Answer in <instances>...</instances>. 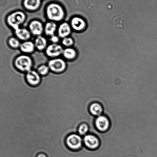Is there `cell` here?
I'll return each mask as SVG.
<instances>
[{
    "mask_svg": "<svg viewBox=\"0 0 157 157\" xmlns=\"http://www.w3.org/2000/svg\"><path fill=\"white\" fill-rule=\"evenodd\" d=\"M45 16L49 21L57 23L61 22L66 16L64 9L61 6L55 3L49 4L45 9Z\"/></svg>",
    "mask_w": 157,
    "mask_h": 157,
    "instance_id": "6da1fadb",
    "label": "cell"
},
{
    "mask_svg": "<svg viewBox=\"0 0 157 157\" xmlns=\"http://www.w3.org/2000/svg\"><path fill=\"white\" fill-rule=\"evenodd\" d=\"M33 59L28 55H20L13 61L15 68L20 72L25 74L33 70Z\"/></svg>",
    "mask_w": 157,
    "mask_h": 157,
    "instance_id": "7a4b0ae2",
    "label": "cell"
},
{
    "mask_svg": "<svg viewBox=\"0 0 157 157\" xmlns=\"http://www.w3.org/2000/svg\"><path fill=\"white\" fill-rule=\"evenodd\" d=\"M26 15L24 12L17 10L7 15L6 22L10 28L15 30L20 28L21 26L26 20Z\"/></svg>",
    "mask_w": 157,
    "mask_h": 157,
    "instance_id": "3957f363",
    "label": "cell"
},
{
    "mask_svg": "<svg viewBox=\"0 0 157 157\" xmlns=\"http://www.w3.org/2000/svg\"><path fill=\"white\" fill-rule=\"evenodd\" d=\"M65 144L70 150L78 151L82 149L83 143V137L77 133H72L68 135L65 139Z\"/></svg>",
    "mask_w": 157,
    "mask_h": 157,
    "instance_id": "277c9868",
    "label": "cell"
},
{
    "mask_svg": "<svg viewBox=\"0 0 157 157\" xmlns=\"http://www.w3.org/2000/svg\"><path fill=\"white\" fill-rule=\"evenodd\" d=\"M50 71L55 74H61L64 72L67 68V63L63 59L58 57L50 59L47 63Z\"/></svg>",
    "mask_w": 157,
    "mask_h": 157,
    "instance_id": "5b68a950",
    "label": "cell"
},
{
    "mask_svg": "<svg viewBox=\"0 0 157 157\" xmlns=\"http://www.w3.org/2000/svg\"><path fill=\"white\" fill-rule=\"evenodd\" d=\"M25 79L27 84L33 87L39 86L42 81V77L36 71L33 70L26 73Z\"/></svg>",
    "mask_w": 157,
    "mask_h": 157,
    "instance_id": "8992f818",
    "label": "cell"
},
{
    "mask_svg": "<svg viewBox=\"0 0 157 157\" xmlns=\"http://www.w3.org/2000/svg\"><path fill=\"white\" fill-rule=\"evenodd\" d=\"M63 49L60 44H51L48 45L45 51L46 55L52 59L60 57L63 54Z\"/></svg>",
    "mask_w": 157,
    "mask_h": 157,
    "instance_id": "52a82bcc",
    "label": "cell"
},
{
    "mask_svg": "<svg viewBox=\"0 0 157 157\" xmlns=\"http://www.w3.org/2000/svg\"><path fill=\"white\" fill-rule=\"evenodd\" d=\"M94 125L97 130L100 132H106L110 127V120L107 116L102 115L96 117L94 120Z\"/></svg>",
    "mask_w": 157,
    "mask_h": 157,
    "instance_id": "ba28073f",
    "label": "cell"
},
{
    "mask_svg": "<svg viewBox=\"0 0 157 157\" xmlns=\"http://www.w3.org/2000/svg\"><path fill=\"white\" fill-rule=\"evenodd\" d=\"M83 144L85 147L91 150L98 148L100 145V141L96 136L91 134H87L83 137Z\"/></svg>",
    "mask_w": 157,
    "mask_h": 157,
    "instance_id": "9c48e42d",
    "label": "cell"
},
{
    "mask_svg": "<svg viewBox=\"0 0 157 157\" xmlns=\"http://www.w3.org/2000/svg\"><path fill=\"white\" fill-rule=\"evenodd\" d=\"M44 25L40 21L33 20L29 24V30L33 36H42L44 33Z\"/></svg>",
    "mask_w": 157,
    "mask_h": 157,
    "instance_id": "30bf717a",
    "label": "cell"
},
{
    "mask_svg": "<svg viewBox=\"0 0 157 157\" xmlns=\"http://www.w3.org/2000/svg\"><path fill=\"white\" fill-rule=\"evenodd\" d=\"M72 29L68 23L64 22L61 23L58 27L57 35L60 39L69 36L71 35Z\"/></svg>",
    "mask_w": 157,
    "mask_h": 157,
    "instance_id": "8fae6325",
    "label": "cell"
},
{
    "mask_svg": "<svg viewBox=\"0 0 157 157\" xmlns=\"http://www.w3.org/2000/svg\"><path fill=\"white\" fill-rule=\"evenodd\" d=\"M69 24L72 30L77 32L82 31L86 27L85 21L79 17H74L71 18Z\"/></svg>",
    "mask_w": 157,
    "mask_h": 157,
    "instance_id": "7c38bea8",
    "label": "cell"
},
{
    "mask_svg": "<svg viewBox=\"0 0 157 157\" xmlns=\"http://www.w3.org/2000/svg\"><path fill=\"white\" fill-rule=\"evenodd\" d=\"M14 33L16 37L23 42L29 40L32 36L29 29L21 27L14 30Z\"/></svg>",
    "mask_w": 157,
    "mask_h": 157,
    "instance_id": "4fadbf2b",
    "label": "cell"
},
{
    "mask_svg": "<svg viewBox=\"0 0 157 157\" xmlns=\"http://www.w3.org/2000/svg\"><path fill=\"white\" fill-rule=\"evenodd\" d=\"M19 49L23 54L29 55L33 54L36 49L34 42L31 41H24L21 44Z\"/></svg>",
    "mask_w": 157,
    "mask_h": 157,
    "instance_id": "5bb4252c",
    "label": "cell"
},
{
    "mask_svg": "<svg viewBox=\"0 0 157 157\" xmlns=\"http://www.w3.org/2000/svg\"><path fill=\"white\" fill-rule=\"evenodd\" d=\"M58 27L57 23L49 21L44 25V33L46 36L50 37L55 35Z\"/></svg>",
    "mask_w": 157,
    "mask_h": 157,
    "instance_id": "9a60e30c",
    "label": "cell"
},
{
    "mask_svg": "<svg viewBox=\"0 0 157 157\" xmlns=\"http://www.w3.org/2000/svg\"><path fill=\"white\" fill-rule=\"evenodd\" d=\"M41 0H24V6L28 11H36L40 7Z\"/></svg>",
    "mask_w": 157,
    "mask_h": 157,
    "instance_id": "2e32d148",
    "label": "cell"
},
{
    "mask_svg": "<svg viewBox=\"0 0 157 157\" xmlns=\"http://www.w3.org/2000/svg\"><path fill=\"white\" fill-rule=\"evenodd\" d=\"M89 111L91 115L97 117L103 115V109L100 103L98 102H94L90 105Z\"/></svg>",
    "mask_w": 157,
    "mask_h": 157,
    "instance_id": "e0dca14e",
    "label": "cell"
},
{
    "mask_svg": "<svg viewBox=\"0 0 157 157\" xmlns=\"http://www.w3.org/2000/svg\"><path fill=\"white\" fill-rule=\"evenodd\" d=\"M34 43L36 49L39 51L45 50L48 45L47 39L42 36H36Z\"/></svg>",
    "mask_w": 157,
    "mask_h": 157,
    "instance_id": "ac0fdd59",
    "label": "cell"
},
{
    "mask_svg": "<svg viewBox=\"0 0 157 157\" xmlns=\"http://www.w3.org/2000/svg\"><path fill=\"white\" fill-rule=\"evenodd\" d=\"M62 56L66 60L71 61L74 60L77 57V52L72 47H68L64 49Z\"/></svg>",
    "mask_w": 157,
    "mask_h": 157,
    "instance_id": "d6986e66",
    "label": "cell"
},
{
    "mask_svg": "<svg viewBox=\"0 0 157 157\" xmlns=\"http://www.w3.org/2000/svg\"><path fill=\"white\" fill-rule=\"evenodd\" d=\"M7 44L10 48L13 49H17L20 47L21 43L20 40L16 36H12L8 39Z\"/></svg>",
    "mask_w": 157,
    "mask_h": 157,
    "instance_id": "ffe728a7",
    "label": "cell"
},
{
    "mask_svg": "<svg viewBox=\"0 0 157 157\" xmlns=\"http://www.w3.org/2000/svg\"><path fill=\"white\" fill-rule=\"evenodd\" d=\"M89 131V127L88 125L85 123H82L79 125L78 128L77 133L82 137L88 133Z\"/></svg>",
    "mask_w": 157,
    "mask_h": 157,
    "instance_id": "44dd1931",
    "label": "cell"
},
{
    "mask_svg": "<svg viewBox=\"0 0 157 157\" xmlns=\"http://www.w3.org/2000/svg\"><path fill=\"white\" fill-rule=\"evenodd\" d=\"M41 77H46L50 72L49 68L48 65L42 64L39 65L36 70Z\"/></svg>",
    "mask_w": 157,
    "mask_h": 157,
    "instance_id": "7402d4cb",
    "label": "cell"
},
{
    "mask_svg": "<svg viewBox=\"0 0 157 157\" xmlns=\"http://www.w3.org/2000/svg\"><path fill=\"white\" fill-rule=\"evenodd\" d=\"M74 40L70 36L62 39V45L66 48L71 47L74 45Z\"/></svg>",
    "mask_w": 157,
    "mask_h": 157,
    "instance_id": "603a6c76",
    "label": "cell"
},
{
    "mask_svg": "<svg viewBox=\"0 0 157 157\" xmlns=\"http://www.w3.org/2000/svg\"><path fill=\"white\" fill-rule=\"evenodd\" d=\"M60 38L59 37L58 35H55L54 36H51L50 37V41H51L52 44H58L60 42Z\"/></svg>",
    "mask_w": 157,
    "mask_h": 157,
    "instance_id": "cb8c5ba5",
    "label": "cell"
},
{
    "mask_svg": "<svg viewBox=\"0 0 157 157\" xmlns=\"http://www.w3.org/2000/svg\"><path fill=\"white\" fill-rule=\"evenodd\" d=\"M36 157H48L46 154L43 152H40L36 155Z\"/></svg>",
    "mask_w": 157,
    "mask_h": 157,
    "instance_id": "d4e9b609",
    "label": "cell"
}]
</instances>
